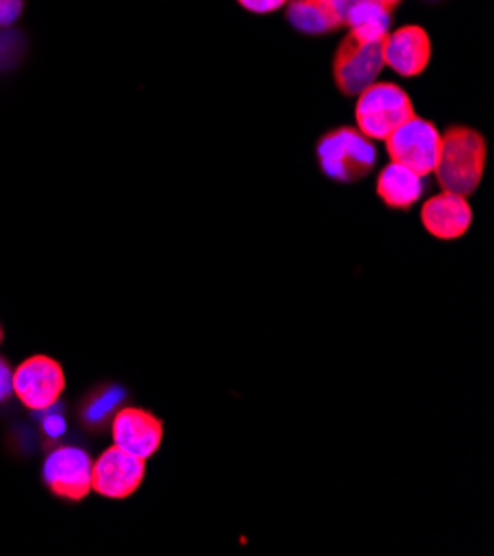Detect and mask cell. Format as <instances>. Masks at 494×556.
<instances>
[{"mask_svg":"<svg viewBox=\"0 0 494 556\" xmlns=\"http://www.w3.org/2000/svg\"><path fill=\"white\" fill-rule=\"evenodd\" d=\"M485 138L470 127H451L442 136V149L434 166L439 187L448 193L472 195L485 174Z\"/></svg>","mask_w":494,"mask_h":556,"instance_id":"obj_1","label":"cell"},{"mask_svg":"<svg viewBox=\"0 0 494 556\" xmlns=\"http://www.w3.org/2000/svg\"><path fill=\"white\" fill-rule=\"evenodd\" d=\"M319 169L335 182L364 180L377 162V149L359 129L338 127L317 142Z\"/></svg>","mask_w":494,"mask_h":556,"instance_id":"obj_2","label":"cell"},{"mask_svg":"<svg viewBox=\"0 0 494 556\" xmlns=\"http://www.w3.org/2000/svg\"><path fill=\"white\" fill-rule=\"evenodd\" d=\"M413 116V100L400 85L372 83L357 96L355 123L368 140H387Z\"/></svg>","mask_w":494,"mask_h":556,"instance_id":"obj_3","label":"cell"},{"mask_svg":"<svg viewBox=\"0 0 494 556\" xmlns=\"http://www.w3.org/2000/svg\"><path fill=\"white\" fill-rule=\"evenodd\" d=\"M65 393V370L47 355H34L14 370V395L27 410H47Z\"/></svg>","mask_w":494,"mask_h":556,"instance_id":"obj_4","label":"cell"},{"mask_svg":"<svg viewBox=\"0 0 494 556\" xmlns=\"http://www.w3.org/2000/svg\"><path fill=\"white\" fill-rule=\"evenodd\" d=\"M383 142H387L391 162H400L426 178L436 166L439 149H442V134H439L434 123L413 116Z\"/></svg>","mask_w":494,"mask_h":556,"instance_id":"obj_5","label":"cell"},{"mask_svg":"<svg viewBox=\"0 0 494 556\" xmlns=\"http://www.w3.org/2000/svg\"><path fill=\"white\" fill-rule=\"evenodd\" d=\"M381 42H364L355 36H346L338 47L333 61V78L344 96H359L366 87L377 83L383 65Z\"/></svg>","mask_w":494,"mask_h":556,"instance_id":"obj_6","label":"cell"},{"mask_svg":"<svg viewBox=\"0 0 494 556\" xmlns=\"http://www.w3.org/2000/svg\"><path fill=\"white\" fill-rule=\"evenodd\" d=\"M91 457L78 446L53 448L42 464V481L65 502H83L91 492Z\"/></svg>","mask_w":494,"mask_h":556,"instance_id":"obj_7","label":"cell"},{"mask_svg":"<svg viewBox=\"0 0 494 556\" xmlns=\"http://www.w3.org/2000/svg\"><path fill=\"white\" fill-rule=\"evenodd\" d=\"M147 477V462L118 446L106 448L91 466V490L104 498H129Z\"/></svg>","mask_w":494,"mask_h":556,"instance_id":"obj_8","label":"cell"},{"mask_svg":"<svg viewBox=\"0 0 494 556\" xmlns=\"http://www.w3.org/2000/svg\"><path fill=\"white\" fill-rule=\"evenodd\" d=\"M112 439L121 451L147 462L160 451L164 428L153 413L136 406H121L112 417Z\"/></svg>","mask_w":494,"mask_h":556,"instance_id":"obj_9","label":"cell"},{"mask_svg":"<svg viewBox=\"0 0 494 556\" xmlns=\"http://www.w3.org/2000/svg\"><path fill=\"white\" fill-rule=\"evenodd\" d=\"M381 53H383V65L391 67L395 74L404 78H417L430 65L432 42L423 27L404 25L387 36Z\"/></svg>","mask_w":494,"mask_h":556,"instance_id":"obj_10","label":"cell"},{"mask_svg":"<svg viewBox=\"0 0 494 556\" xmlns=\"http://www.w3.org/2000/svg\"><path fill=\"white\" fill-rule=\"evenodd\" d=\"M421 225L436 240H459L472 225V208L464 195L442 191L423 202Z\"/></svg>","mask_w":494,"mask_h":556,"instance_id":"obj_11","label":"cell"},{"mask_svg":"<svg viewBox=\"0 0 494 556\" xmlns=\"http://www.w3.org/2000/svg\"><path fill=\"white\" fill-rule=\"evenodd\" d=\"M351 0H289V23L308 36L331 34L344 25Z\"/></svg>","mask_w":494,"mask_h":556,"instance_id":"obj_12","label":"cell"},{"mask_svg":"<svg viewBox=\"0 0 494 556\" xmlns=\"http://www.w3.org/2000/svg\"><path fill=\"white\" fill-rule=\"evenodd\" d=\"M377 195L387 206L406 211L423 195V178L408 166L391 162L377 176Z\"/></svg>","mask_w":494,"mask_h":556,"instance_id":"obj_13","label":"cell"},{"mask_svg":"<svg viewBox=\"0 0 494 556\" xmlns=\"http://www.w3.org/2000/svg\"><path fill=\"white\" fill-rule=\"evenodd\" d=\"M391 18L393 12L375 0H355L346 10L344 25L351 29V36L364 42H381L391 34Z\"/></svg>","mask_w":494,"mask_h":556,"instance_id":"obj_14","label":"cell"},{"mask_svg":"<svg viewBox=\"0 0 494 556\" xmlns=\"http://www.w3.org/2000/svg\"><path fill=\"white\" fill-rule=\"evenodd\" d=\"M125 397H127V393L121 386H114V383L100 388V391H93L80 408V417H83L85 426L93 428V430L102 428L109 419L116 415V410L123 406Z\"/></svg>","mask_w":494,"mask_h":556,"instance_id":"obj_15","label":"cell"},{"mask_svg":"<svg viewBox=\"0 0 494 556\" xmlns=\"http://www.w3.org/2000/svg\"><path fill=\"white\" fill-rule=\"evenodd\" d=\"M23 59V36L0 27V70H10Z\"/></svg>","mask_w":494,"mask_h":556,"instance_id":"obj_16","label":"cell"},{"mask_svg":"<svg viewBox=\"0 0 494 556\" xmlns=\"http://www.w3.org/2000/svg\"><path fill=\"white\" fill-rule=\"evenodd\" d=\"M38 417H40V428L49 439H61L67 432L65 415L56 406H51L47 410H38Z\"/></svg>","mask_w":494,"mask_h":556,"instance_id":"obj_17","label":"cell"},{"mask_svg":"<svg viewBox=\"0 0 494 556\" xmlns=\"http://www.w3.org/2000/svg\"><path fill=\"white\" fill-rule=\"evenodd\" d=\"M25 12V0H0V27L14 25Z\"/></svg>","mask_w":494,"mask_h":556,"instance_id":"obj_18","label":"cell"},{"mask_svg":"<svg viewBox=\"0 0 494 556\" xmlns=\"http://www.w3.org/2000/svg\"><path fill=\"white\" fill-rule=\"evenodd\" d=\"M14 395V370L5 357H0V404Z\"/></svg>","mask_w":494,"mask_h":556,"instance_id":"obj_19","label":"cell"},{"mask_svg":"<svg viewBox=\"0 0 494 556\" xmlns=\"http://www.w3.org/2000/svg\"><path fill=\"white\" fill-rule=\"evenodd\" d=\"M238 3L251 14H270L284 8L289 0H238Z\"/></svg>","mask_w":494,"mask_h":556,"instance_id":"obj_20","label":"cell"},{"mask_svg":"<svg viewBox=\"0 0 494 556\" xmlns=\"http://www.w3.org/2000/svg\"><path fill=\"white\" fill-rule=\"evenodd\" d=\"M375 3H379V5H383V8L393 12L402 3V0H375Z\"/></svg>","mask_w":494,"mask_h":556,"instance_id":"obj_21","label":"cell"},{"mask_svg":"<svg viewBox=\"0 0 494 556\" xmlns=\"http://www.w3.org/2000/svg\"><path fill=\"white\" fill-rule=\"evenodd\" d=\"M3 338H5V332H3V326H0V344H3Z\"/></svg>","mask_w":494,"mask_h":556,"instance_id":"obj_22","label":"cell"}]
</instances>
